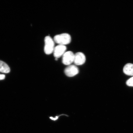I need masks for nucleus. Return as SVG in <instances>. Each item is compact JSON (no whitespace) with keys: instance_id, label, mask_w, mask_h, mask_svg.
<instances>
[{"instance_id":"obj_1","label":"nucleus","mask_w":133,"mask_h":133,"mask_svg":"<svg viewBox=\"0 0 133 133\" xmlns=\"http://www.w3.org/2000/svg\"><path fill=\"white\" fill-rule=\"evenodd\" d=\"M54 41L59 45H65L70 43L71 41V36L68 33H63L55 36Z\"/></svg>"},{"instance_id":"obj_2","label":"nucleus","mask_w":133,"mask_h":133,"mask_svg":"<svg viewBox=\"0 0 133 133\" xmlns=\"http://www.w3.org/2000/svg\"><path fill=\"white\" fill-rule=\"evenodd\" d=\"M45 46L44 51L45 54L47 55L50 54L53 52L55 49L54 41L50 36H46L45 38Z\"/></svg>"},{"instance_id":"obj_3","label":"nucleus","mask_w":133,"mask_h":133,"mask_svg":"<svg viewBox=\"0 0 133 133\" xmlns=\"http://www.w3.org/2000/svg\"><path fill=\"white\" fill-rule=\"evenodd\" d=\"M75 54L72 51H68L63 55L62 63L65 65H69L74 62Z\"/></svg>"},{"instance_id":"obj_4","label":"nucleus","mask_w":133,"mask_h":133,"mask_svg":"<svg viewBox=\"0 0 133 133\" xmlns=\"http://www.w3.org/2000/svg\"><path fill=\"white\" fill-rule=\"evenodd\" d=\"M78 68L74 65H70L66 67L64 70L65 74L69 77H73L78 74Z\"/></svg>"},{"instance_id":"obj_5","label":"nucleus","mask_w":133,"mask_h":133,"mask_svg":"<svg viewBox=\"0 0 133 133\" xmlns=\"http://www.w3.org/2000/svg\"><path fill=\"white\" fill-rule=\"evenodd\" d=\"M66 48L65 45H59L55 47L54 50V56L56 58L60 57L65 52Z\"/></svg>"},{"instance_id":"obj_6","label":"nucleus","mask_w":133,"mask_h":133,"mask_svg":"<svg viewBox=\"0 0 133 133\" xmlns=\"http://www.w3.org/2000/svg\"><path fill=\"white\" fill-rule=\"evenodd\" d=\"M85 61V56L83 53L78 52L75 54L74 62L76 65H82Z\"/></svg>"},{"instance_id":"obj_7","label":"nucleus","mask_w":133,"mask_h":133,"mask_svg":"<svg viewBox=\"0 0 133 133\" xmlns=\"http://www.w3.org/2000/svg\"><path fill=\"white\" fill-rule=\"evenodd\" d=\"M124 74L129 76H133V64L129 63L125 65L123 68Z\"/></svg>"},{"instance_id":"obj_8","label":"nucleus","mask_w":133,"mask_h":133,"mask_svg":"<svg viewBox=\"0 0 133 133\" xmlns=\"http://www.w3.org/2000/svg\"><path fill=\"white\" fill-rule=\"evenodd\" d=\"M10 71V69L8 65L3 61H0V72L8 74Z\"/></svg>"},{"instance_id":"obj_9","label":"nucleus","mask_w":133,"mask_h":133,"mask_svg":"<svg viewBox=\"0 0 133 133\" xmlns=\"http://www.w3.org/2000/svg\"><path fill=\"white\" fill-rule=\"evenodd\" d=\"M126 84L128 86L133 87V77L128 80Z\"/></svg>"},{"instance_id":"obj_10","label":"nucleus","mask_w":133,"mask_h":133,"mask_svg":"<svg viewBox=\"0 0 133 133\" xmlns=\"http://www.w3.org/2000/svg\"><path fill=\"white\" fill-rule=\"evenodd\" d=\"M5 78V76L4 75L0 74V80L4 79Z\"/></svg>"},{"instance_id":"obj_11","label":"nucleus","mask_w":133,"mask_h":133,"mask_svg":"<svg viewBox=\"0 0 133 133\" xmlns=\"http://www.w3.org/2000/svg\"><path fill=\"white\" fill-rule=\"evenodd\" d=\"M58 117H59V116H56V118H53L52 117H50V119H52L53 120L55 121L57 120V119H58Z\"/></svg>"}]
</instances>
